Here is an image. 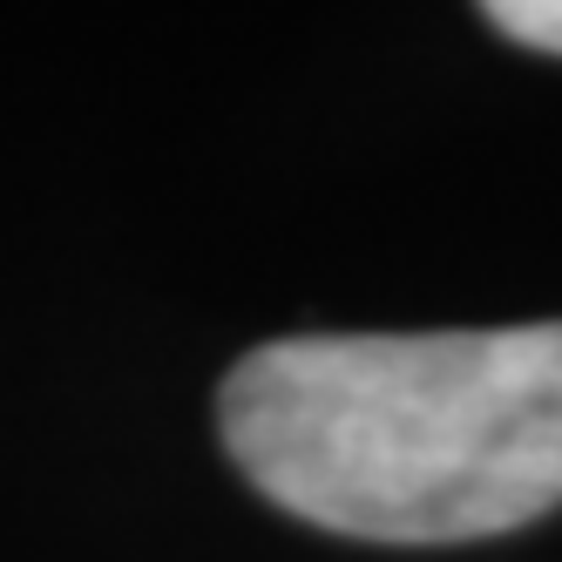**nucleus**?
Listing matches in <instances>:
<instances>
[{
  "label": "nucleus",
  "mask_w": 562,
  "mask_h": 562,
  "mask_svg": "<svg viewBox=\"0 0 562 562\" xmlns=\"http://www.w3.org/2000/svg\"><path fill=\"white\" fill-rule=\"evenodd\" d=\"M488 27H502L508 42H529V48L562 55V0H495Z\"/></svg>",
  "instance_id": "nucleus-2"
},
{
  "label": "nucleus",
  "mask_w": 562,
  "mask_h": 562,
  "mask_svg": "<svg viewBox=\"0 0 562 562\" xmlns=\"http://www.w3.org/2000/svg\"><path fill=\"white\" fill-rule=\"evenodd\" d=\"M258 488L359 542H474L562 502V318L271 339L217 393Z\"/></svg>",
  "instance_id": "nucleus-1"
}]
</instances>
